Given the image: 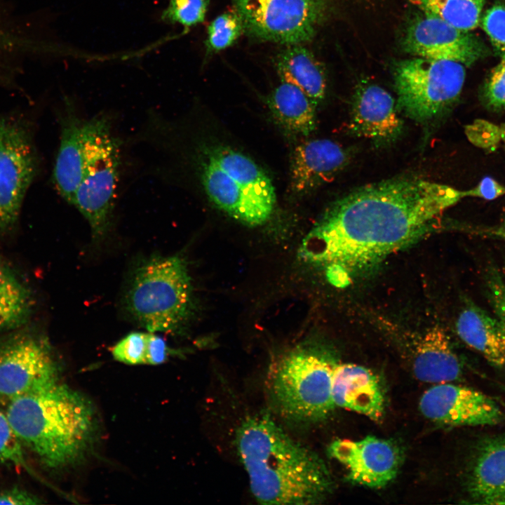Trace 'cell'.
Segmentation results:
<instances>
[{
  "label": "cell",
  "mask_w": 505,
  "mask_h": 505,
  "mask_svg": "<svg viewBox=\"0 0 505 505\" xmlns=\"http://www.w3.org/2000/svg\"><path fill=\"white\" fill-rule=\"evenodd\" d=\"M39 166L31 123L18 114H0V233L16 224Z\"/></svg>",
  "instance_id": "obj_8"
},
{
  "label": "cell",
  "mask_w": 505,
  "mask_h": 505,
  "mask_svg": "<svg viewBox=\"0 0 505 505\" xmlns=\"http://www.w3.org/2000/svg\"><path fill=\"white\" fill-rule=\"evenodd\" d=\"M498 385L501 389H503L505 391V385L504 384H499Z\"/></svg>",
  "instance_id": "obj_40"
},
{
  "label": "cell",
  "mask_w": 505,
  "mask_h": 505,
  "mask_svg": "<svg viewBox=\"0 0 505 505\" xmlns=\"http://www.w3.org/2000/svg\"><path fill=\"white\" fill-rule=\"evenodd\" d=\"M485 105L492 110L505 109V55L492 69L483 89Z\"/></svg>",
  "instance_id": "obj_32"
},
{
  "label": "cell",
  "mask_w": 505,
  "mask_h": 505,
  "mask_svg": "<svg viewBox=\"0 0 505 505\" xmlns=\"http://www.w3.org/2000/svg\"><path fill=\"white\" fill-rule=\"evenodd\" d=\"M328 452L344 466L349 481L370 488H381L392 481L401 461L396 443L373 436L358 440H335Z\"/></svg>",
  "instance_id": "obj_13"
},
{
  "label": "cell",
  "mask_w": 505,
  "mask_h": 505,
  "mask_svg": "<svg viewBox=\"0 0 505 505\" xmlns=\"http://www.w3.org/2000/svg\"><path fill=\"white\" fill-rule=\"evenodd\" d=\"M465 230L478 236L497 238L505 241V220L494 226L469 227L465 228Z\"/></svg>",
  "instance_id": "obj_38"
},
{
  "label": "cell",
  "mask_w": 505,
  "mask_h": 505,
  "mask_svg": "<svg viewBox=\"0 0 505 505\" xmlns=\"http://www.w3.org/2000/svg\"><path fill=\"white\" fill-rule=\"evenodd\" d=\"M423 12L433 14L450 25L469 32L480 21L485 0H410Z\"/></svg>",
  "instance_id": "obj_26"
},
{
  "label": "cell",
  "mask_w": 505,
  "mask_h": 505,
  "mask_svg": "<svg viewBox=\"0 0 505 505\" xmlns=\"http://www.w3.org/2000/svg\"><path fill=\"white\" fill-rule=\"evenodd\" d=\"M206 156L239 182L258 199L274 208L276 195L267 174L254 161L230 147L210 148Z\"/></svg>",
  "instance_id": "obj_25"
},
{
  "label": "cell",
  "mask_w": 505,
  "mask_h": 505,
  "mask_svg": "<svg viewBox=\"0 0 505 505\" xmlns=\"http://www.w3.org/2000/svg\"><path fill=\"white\" fill-rule=\"evenodd\" d=\"M237 445L260 503L314 504L331 493L332 478L322 459L268 415L248 418L238 431Z\"/></svg>",
  "instance_id": "obj_2"
},
{
  "label": "cell",
  "mask_w": 505,
  "mask_h": 505,
  "mask_svg": "<svg viewBox=\"0 0 505 505\" xmlns=\"http://www.w3.org/2000/svg\"><path fill=\"white\" fill-rule=\"evenodd\" d=\"M404 48L415 57L445 60L470 66L485 56L487 48L476 36L424 12L407 28Z\"/></svg>",
  "instance_id": "obj_12"
},
{
  "label": "cell",
  "mask_w": 505,
  "mask_h": 505,
  "mask_svg": "<svg viewBox=\"0 0 505 505\" xmlns=\"http://www.w3.org/2000/svg\"><path fill=\"white\" fill-rule=\"evenodd\" d=\"M419 410L426 418L450 426H492L505 419L492 398L451 382L437 384L426 390L420 398Z\"/></svg>",
  "instance_id": "obj_11"
},
{
  "label": "cell",
  "mask_w": 505,
  "mask_h": 505,
  "mask_svg": "<svg viewBox=\"0 0 505 505\" xmlns=\"http://www.w3.org/2000/svg\"><path fill=\"white\" fill-rule=\"evenodd\" d=\"M336 364L325 353L311 348L285 356L270 378L271 393L281 415L301 424L325 419L336 408L332 397Z\"/></svg>",
  "instance_id": "obj_6"
},
{
  "label": "cell",
  "mask_w": 505,
  "mask_h": 505,
  "mask_svg": "<svg viewBox=\"0 0 505 505\" xmlns=\"http://www.w3.org/2000/svg\"><path fill=\"white\" fill-rule=\"evenodd\" d=\"M244 32L241 17L235 8L222 13L208 27L207 51L215 53L229 47Z\"/></svg>",
  "instance_id": "obj_28"
},
{
  "label": "cell",
  "mask_w": 505,
  "mask_h": 505,
  "mask_svg": "<svg viewBox=\"0 0 505 505\" xmlns=\"http://www.w3.org/2000/svg\"><path fill=\"white\" fill-rule=\"evenodd\" d=\"M31 311L29 293L16 278L0 284V331L24 325Z\"/></svg>",
  "instance_id": "obj_27"
},
{
  "label": "cell",
  "mask_w": 505,
  "mask_h": 505,
  "mask_svg": "<svg viewBox=\"0 0 505 505\" xmlns=\"http://www.w3.org/2000/svg\"><path fill=\"white\" fill-rule=\"evenodd\" d=\"M465 65L419 57L396 66L393 81L397 109L427 127L442 121L453 109L465 81Z\"/></svg>",
  "instance_id": "obj_7"
},
{
  "label": "cell",
  "mask_w": 505,
  "mask_h": 505,
  "mask_svg": "<svg viewBox=\"0 0 505 505\" xmlns=\"http://www.w3.org/2000/svg\"><path fill=\"white\" fill-rule=\"evenodd\" d=\"M480 23L494 46L505 55V6L494 5L487 10Z\"/></svg>",
  "instance_id": "obj_33"
},
{
  "label": "cell",
  "mask_w": 505,
  "mask_h": 505,
  "mask_svg": "<svg viewBox=\"0 0 505 505\" xmlns=\"http://www.w3.org/2000/svg\"><path fill=\"white\" fill-rule=\"evenodd\" d=\"M486 284L496 317L505 328V282L496 269H492L487 276Z\"/></svg>",
  "instance_id": "obj_34"
},
{
  "label": "cell",
  "mask_w": 505,
  "mask_h": 505,
  "mask_svg": "<svg viewBox=\"0 0 505 505\" xmlns=\"http://www.w3.org/2000/svg\"><path fill=\"white\" fill-rule=\"evenodd\" d=\"M462 191L415 176L361 187L335 202L304 238L300 255L331 283L372 268L433 230Z\"/></svg>",
  "instance_id": "obj_1"
},
{
  "label": "cell",
  "mask_w": 505,
  "mask_h": 505,
  "mask_svg": "<svg viewBox=\"0 0 505 505\" xmlns=\"http://www.w3.org/2000/svg\"><path fill=\"white\" fill-rule=\"evenodd\" d=\"M456 330L459 338L490 364L505 368V328L497 317L469 304L459 314Z\"/></svg>",
  "instance_id": "obj_22"
},
{
  "label": "cell",
  "mask_w": 505,
  "mask_h": 505,
  "mask_svg": "<svg viewBox=\"0 0 505 505\" xmlns=\"http://www.w3.org/2000/svg\"><path fill=\"white\" fill-rule=\"evenodd\" d=\"M85 119L73 101L66 99L59 116L60 141L53 182L60 196L72 205L83 172Z\"/></svg>",
  "instance_id": "obj_16"
},
{
  "label": "cell",
  "mask_w": 505,
  "mask_h": 505,
  "mask_svg": "<svg viewBox=\"0 0 505 505\" xmlns=\"http://www.w3.org/2000/svg\"><path fill=\"white\" fill-rule=\"evenodd\" d=\"M168 349L165 340L154 332L147 337L146 364L159 365L166 361Z\"/></svg>",
  "instance_id": "obj_36"
},
{
  "label": "cell",
  "mask_w": 505,
  "mask_h": 505,
  "mask_svg": "<svg viewBox=\"0 0 505 505\" xmlns=\"http://www.w3.org/2000/svg\"><path fill=\"white\" fill-rule=\"evenodd\" d=\"M6 415L22 445L55 469L82 462L99 427L90 400L59 380L8 401Z\"/></svg>",
  "instance_id": "obj_3"
},
{
  "label": "cell",
  "mask_w": 505,
  "mask_h": 505,
  "mask_svg": "<svg viewBox=\"0 0 505 505\" xmlns=\"http://www.w3.org/2000/svg\"><path fill=\"white\" fill-rule=\"evenodd\" d=\"M467 491L478 504H505V435L481 440L467 478Z\"/></svg>",
  "instance_id": "obj_20"
},
{
  "label": "cell",
  "mask_w": 505,
  "mask_h": 505,
  "mask_svg": "<svg viewBox=\"0 0 505 505\" xmlns=\"http://www.w3.org/2000/svg\"><path fill=\"white\" fill-rule=\"evenodd\" d=\"M350 159V152L331 140L315 139L299 144L291 159L292 191L302 194L330 182Z\"/></svg>",
  "instance_id": "obj_15"
},
{
  "label": "cell",
  "mask_w": 505,
  "mask_h": 505,
  "mask_svg": "<svg viewBox=\"0 0 505 505\" xmlns=\"http://www.w3.org/2000/svg\"><path fill=\"white\" fill-rule=\"evenodd\" d=\"M411 366L420 381L445 383L462 377V361L450 338L438 325L428 328L415 341L411 350Z\"/></svg>",
  "instance_id": "obj_19"
},
{
  "label": "cell",
  "mask_w": 505,
  "mask_h": 505,
  "mask_svg": "<svg viewBox=\"0 0 505 505\" xmlns=\"http://www.w3.org/2000/svg\"><path fill=\"white\" fill-rule=\"evenodd\" d=\"M41 504L34 494L18 487L0 492V504L34 505Z\"/></svg>",
  "instance_id": "obj_37"
},
{
  "label": "cell",
  "mask_w": 505,
  "mask_h": 505,
  "mask_svg": "<svg viewBox=\"0 0 505 505\" xmlns=\"http://www.w3.org/2000/svg\"><path fill=\"white\" fill-rule=\"evenodd\" d=\"M38 50L28 23L16 15L9 0H0V86L14 84L25 62Z\"/></svg>",
  "instance_id": "obj_21"
},
{
  "label": "cell",
  "mask_w": 505,
  "mask_h": 505,
  "mask_svg": "<svg viewBox=\"0 0 505 505\" xmlns=\"http://www.w3.org/2000/svg\"><path fill=\"white\" fill-rule=\"evenodd\" d=\"M276 67L281 81L302 90L317 105L325 95L323 67L311 52L301 44H291L277 55Z\"/></svg>",
  "instance_id": "obj_23"
},
{
  "label": "cell",
  "mask_w": 505,
  "mask_h": 505,
  "mask_svg": "<svg viewBox=\"0 0 505 505\" xmlns=\"http://www.w3.org/2000/svg\"><path fill=\"white\" fill-rule=\"evenodd\" d=\"M15 278L11 270L0 258V284Z\"/></svg>",
  "instance_id": "obj_39"
},
{
  "label": "cell",
  "mask_w": 505,
  "mask_h": 505,
  "mask_svg": "<svg viewBox=\"0 0 505 505\" xmlns=\"http://www.w3.org/2000/svg\"><path fill=\"white\" fill-rule=\"evenodd\" d=\"M462 191L464 197L473 196L494 200L505 194V187L494 179L485 177L476 187Z\"/></svg>",
  "instance_id": "obj_35"
},
{
  "label": "cell",
  "mask_w": 505,
  "mask_h": 505,
  "mask_svg": "<svg viewBox=\"0 0 505 505\" xmlns=\"http://www.w3.org/2000/svg\"><path fill=\"white\" fill-rule=\"evenodd\" d=\"M397 110L394 98L384 88L375 83H361L352 97L349 130L377 144L392 142L403 128Z\"/></svg>",
  "instance_id": "obj_14"
},
{
  "label": "cell",
  "mask_w": 505,
  "mask_h": 505,
  "mask_svg": "<svg viewBox=\"0 0 505 505\" xmlns=\"http://www.w3.org/2000/svg\"><path fill=\"white\" fill-rule=\"evenodd\" d=\"M83 176L72 205L88 222L95 240L103 238L113 222L122 163L121 141L112 117L99 113L85 119Z\"/></svg>",
  "instance_id": "obj_5"
},
{
  "label": "cell",
  "mask_w": 505,
  "mask_h": 505,
  "mask_svg": "<svg viewBox=\"0 0 505 505\" xmlns=\"http://www.w3.org/2000/svg\"><path fill=\"white\" fill-rule=\"evenodd\" d=\"M147 337L142 332L129 333L113 346V357L128 365L146 364Z\"/></svg>",
  "instance_id": "obj_30"
},
{
  "label": "cell",
  "mask_w": 505,
  "mask_h": 505,
  "mask_svg": "<svg viewBox=\"0 0 505 505\" xmlns=\"http://www.w3.org/2000/svg\"><path fill=\"white\" fill-rule=\"evenodd\" d=\"M201 174L203 187L209 198L235 220L259 225L270 217L274 208L258 199L206 156Z\"/></svg>",
  "instance_id": "obj_18"
},
{
  "label": "cell",
  "mask_w": 505,
  "mask_h": 505,
  "mask_svg": "<svg viewBox=\"0 0 505 505\" xmlns=\"http://www.w3.org/2000/svg\"><path fill=\"white\" fill-rule=\"evenodd\" d=\"M336 407L380 421L384 414L385 395L379 378L370 369L354 363L336 364L332 382Z\"/></svg>",
  "instance_id": "obj_17"
},
{
  "label": "cell",
  "mask_w": 505,
  "mask_h": 505,
  "mask_svg": "<svg viewBox=\"0 0 505 505\" xmlns=\"http://www.w3.org/2000/svg\"><path fill=\"white\" fill-rule=\"evenodd\" d=\"M59 368L48 342L22 331L0 340V397L10 401L58 381Z\"/></svg>",
  "instance_id": "obj_10"
},
{
  "label": "cell",
  "mask_w": 505,
  "mask_h": 505,
  "mask_svg": "<svg viewBox=\"0 0 505 505\" xmlns=\"http://www.w3.org/2000/svg\"><path fill=\"white\" fill-rule=\"evenodd\" d=\"M267 102L274 118L288 131L307 135L315 129L316 105L297 86L282 81Z\"/></svg>",
  "instance_id": "obj_24"
},
{
  "label": "cell",
  "mask_w": 505,
  "mask_h": 505,
  "mask_svg": "<svg viewBox=\"0 0 505 505\" xmlns=\"http://www.w3.org/2000/svg\"><path fill=\"white\" fill-rule=\"evenodd\" d=\"M193 292L187 264L179 255L154 256L135 269L124 303L128 312L150 332H173L188 320Z\"/></svg>",
  "instance_id": "obj_4"
},
{
  "label": "cell",
  "mask_w": 505,
  "mask_h": 505,
  "mask_svg": "<svg viewBox=\"0 0 505 505\" xmlns=\"http://www.w3.org/2000/svg\"><path fill=\"white\" fill-rule=\"evenodd\" d=\"M0 462L9 463L28 470L22 445L6 414L0 411Z\"/></svg>",
  "instance_id": "obj_31"
},
{
  "label": "cell",
  "mask_w": 505,
  "mask_h": 505,
  "mask_svg": "<svg viewBox=\"0 0 505 505\" xmlns=\"http://www.w3.org/2000/svg\"><path fill=\"white\" fill-rule=\"evenodd\" d=\"M244 30L259 39L286 45L311 39L323 13L322 0H232Z\"/></svg>",
  "instance_id": "obj_9"
},
{
  "label": "cell",
  "mask_w": 505,
  "mask_h": 505,
  "mask_svg": "<svg viewBox=\"0 0 505 505\" xmlns=\"http://www.w3.org/2000/svg\"><path fill=\"white\" fill-rule=\"evenodd\" d=\"M208 0H169L161 19L168 23L180 24L185 29L203 22Z\"/></svg>",
  "instance_id": "obj_29"
}]
</instances>
